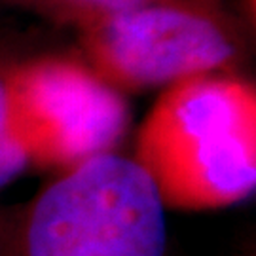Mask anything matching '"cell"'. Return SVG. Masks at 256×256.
I'll return each mask as SVG.
<instances>
[{
    "instance_id": "cell-4",
    "label": "cell",
    "mask_w": 256,
    "mask_h": 256,
    "mask_svg": "<svg viewBox=\"0 0 256 256\" xmlns=\"http://www.w3.org/2000/svg\"><path fill=\"white\" fill-rule=\"evenodd\" d=\"M14 112L32 165L68 169L112 152L129 124L126 95L80 57L6 61Z\"/></svg>"
},
{
    "instance_id": "cell-5",
    "label": "cell",
    "mask_w": 256,
    "mask_h": 256,
    "mask_svg": "<svg viewBox=\"0 0 256 256\" xmlns=\"http://www.w3.org/2000/svg\"><path fill=\"white\" fill-rule=\"evenodd\" d=\"M148 2L158 0H0V6L23 10L78 32L108 16Z\"/></svg>"
},
{
    "instance_id": "cell-6",
    "label": "cell",
    "mask_w": 256,
    "mask_h": 256,
    "mask_svg": "<svg viewBox=\"0 0 256 256\" xmlns=\"http://www.w3.org/2000/svg\"><path fill=\"white\" fill-rule=\"evenodd\" d=\"M30 165V156L14 112L6 61H0V190L10 186Z\"/></svg>"
},
{
    "instance_id": "cell-1",
    "label": "cell",
    "mask_w": 256,
    "mask_h": 256,
    "mask_svg": "<svg viewBox=\"0 0 256 256\" xmlns=\"http://www.w3.org/2000/svg\"><path fill=\"white\" fill-rule=\"evenodd\" d=\"M138 164L167 207L216 209L256 186V88L241 72L192 76L164 88L135 140Z\"/></svg>"
},
{
    "instance_id": "cell-3",
    "label": "cell",
    "mask_w": 256,
    "mask_h": 256,
    "mask_svg": "<svg viewBox=\"0 0 256 256\" xmlns=\"http://www.w3.org/2000/svg\"><path fill=\"white\" fill-rule=\"evenodd\" d=\"M248 25L226 0H158L78 30L80 59L126 95L212 72H239Z\"/></svg>"
},
{
    "instance_id": "cell-2",
    "label": "cell",
    "mask_w": 256,
    "mask_h": 256,
    "mask_svg": "<svg viewBox=\"0 0 256 256\" xmlns=\"http://www.w3.org/2000/svg\"><path fill=\"white\" fill-rule=\"evenodd\" d=\"M167 205L133 156L102 152L0 210V256H167Z\"/></svg>"
}]
</instances>
